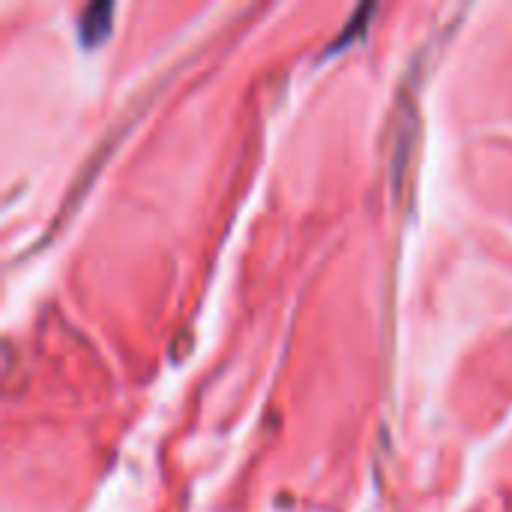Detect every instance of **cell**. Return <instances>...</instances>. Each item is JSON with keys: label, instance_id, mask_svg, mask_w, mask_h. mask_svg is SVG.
I'll return each instance as SVG.
<instances>
[{"label": "cell", "instance_id": "obj_1", "mask_svg": "<svg viewBox=\"0 0 512 512\" xmlns=\"http://www.w3.org/2000/svg\"><path fill=\"white\" fill-rule=\"evenodd\" d=\"M111 15H114V3H93L81 12L78 18V36L84 45H96L111 33Z\"/></svg>", "mask_w": 512, "mask_h": 512}]
</instances>
